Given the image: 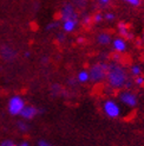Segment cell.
Instances as JSON below:
<instances>
[{
    "label": "cell",
    "instance_id": "1",
    "mask_svg": "<svg viewBox=\"0 0 144 146\" xmlns=\"http://www.w3.org/2000/svg\"><path fill=\"white\" fill-rule=\"evenodd\" d=\"M106 82L111 89L122 90V89H130L132 86L131 78L124 67H122L118 63H110L107 65L106 72Z\"/></svg>",
    "mask_w": 144,
    "mask_h": 146
},
{
    "label": "cell",
    "instance_id": "2",
    "mask_svg": "<svg viewBox=\"0 0 144 146\" xmlns=\"http://www.w3.org/2000/svg\"><path fill=\"white\" fill-rule=\"evenodd\" d=\"M107 63L99 62L91 65V68L88 70L89 71V77L90 81L93 83H100L106 78V72H107Z\"/></svg>",
    "mask_w": 144,
    "mask_h": 146
},
{
    "label": "cell",
    "instance_id": "3",
    "mask_svg": "<svg viewBox=\"0 0 144 146\" xmlns=\"http://www.w3.org/2000/svg\"><path fill=\"white\" fill-rule=\"evenodd\" d=\"M103 112L109 118L117 119L122 115V108L117 101H115L112 99H107L103 104Z\"/></svg>",
    "mask_w": 144,
    "mask_h": 146
},
{
    "label": "cell",
    "instance_id": "4",
    "mask_svg": "<svg viewBox=\"0 0 144 146\" xmlns=\"http://www.w3.org/2000/svg\"><path fill=\"white\" fill-rule=\"evenodd\" d=\"M118 99L120 101V104H123L129 108H135L138 104L137 95L130 89H122L118 94Z\"/></svg>",
    "mask_w": 144,
    "mask_h": 146
},
{
    "label": "cell",
    "instance_id": "5",
    "mask_svg": "<svg viewBox=\"0 0 144 146\" xmlns=\"http://www.w3.org/2000/svg\"><path fill=\"white\" fill-rule=\"evenodd\" d=\"M25 101L24 99L19 96V95H14L9 100V104H7V109H9V113L12 115H19L20 112L23 111V108L25 107Z\"/></svg>",
    "mask_w": 144,
    "mask_h": 146
},
{
    "label": "cell",
    "instance_id": "6",
    "mask_svg": "<svg viewBox=\"0 0 144 146\" xmlns=\"http://www.w3.org/2000/svg\"><path fill=\"white\" fill-rule=\"evenodd\" d=\"M60 18L62 20H66V19H78V16L75 11V7L71 4H66L65 6L60 11Z\"/></svg>",
    "mask_w": 144,
    "mask_h": 146
},
{
    "label": "cell",
    "instance_id": "7",
    "mask_svg": "<svg viewBox=\"0 0 144 146\" xmlns=\"http://www.w3.org/2000/svg\"><path fill=\"white\" fill-rule=\"evenodd\" d=\"M38 114V109L35 108L34 106H31V105H25V107L23 108V111L20 112V116L25 120H31L33 119L35 115Z\"/></svg>",
    "mask_w": 144,
    "mask_h": 146
},
{
    "label": "cell",
    "instance_id": "8",
    "mask_svg": "<svg viewBox=\"0 0 144 146\" xmlns=\"http://www.w3.org/2000/svg\"><path fill=\"white\" fill-rule=\"evenodd\" d=\"M112 48L113 50L118 54H123L128 49V44H126V40L122 37H117L112 40Z\"/></svg>",
    "mask_w": 144,
    "mask_h": 146
},
{
    "label": "cell",
    "instance_id": "9",
    "mask_svg": "<svg viewBox=\"0 0 144 146\" xmlns=\"http://www.w3.org/2000/svg\"><path fill=\"white\" fill-rule=\"evenodd\" d=\"M117 27H118L119 37H122V38H126V39H132V33L129 31L126 23H124V21H120V23H118Z\"/></svg>",
    "mask_w": 144,
    "mask_h": 146
},
{
    "label": "cell",
    "instance_id": "10",
    "mask_svg": "<svg viewBox=\"0 0 144 146\" xmlns=\"http://www.w3.org/2000/svg\"><path fill=\"white\" fill-rule=\"evenodd\" d=\"M78 25V19H66V20H63V24L62 27L65 32H73L76 30V27Z\"/></svg>",
    "mask_w": 144,
    "mask_h": 146
},
{
    "label": "cell",
    "instance_id": "11",
    "mask_svg": "<svg viewBox=\"0 0 144 146\" xmlns=\"http://www.w3.org/2000/svg\"><path fill=\"white\" fill-rule=\"evenodd\" d=\"M97 43L100 45H107V44H110L111 43V35L110 33H107V32H102V33H99L97 36Z\"/></svg>",
    "mask_w": 144,
    "mask_h": 146
},
{
    "label": "cell",
    "instance_id": "12",
    "mask_svg": "<svg viewBox=\"0 0 144 146\" xmlns=\"http://www.w3.org/2000/svg\"><path fill=\"white\" fill-rule=\"evenodd\" d=\"M77 80H78V82H81V83L89 82L90 81L89 71L88 70H81V71L78 72V75H77Z\"/></svg>",
    "mask_w": 144,
    "mask_h": 146
},
{
    "label": "cell",
    "instance_id": "13",
    "mask_svg": "<svg viewBox=\"0 0 144 146\" xmlns=\"http://www.w3.org/2000/svg\"><path fill=\"white\" fill-rule=\"evenodd\" d=\"M1 56L4 58H6V60H11V58H13L16 56V52H14L11 48H4L1 50Z\"/></svg>",
    "mask_w": 144,
    "mask_h": 146
},
{
    "label": "cell",
    "instance_id": "14",
    "mask_svg": "<svg viewBox=\"0 0 144 146\" xmlns=\"http://www.w3.org/2000/svg\"><path fill=\"white\" fill-rule=\"evenodd\" d=\"M142 74V69H141V67L139 65H132L131 67V75L132 76H139Z\"/></svg>",
    "mask_w": 144,
    "mask_h": 146
},
{
    "label": "cell",
    "instance_id": "15",
    "mask_svg": "<svg viewBox=\"0 0 144 146\" xmlns=\"http://www.w3.org/2000/svg\"><path fill=\"white\" fill-rule=\"evenodd\" d=\"M103 17H104V19L107 20V21H113L115 19H116V14L112 13V12H107V13L104 14Z\"/></svg>",
    "mask_w": 144,
    "mask_h": 146
},
{
    "label": "cell",
    "instance_id": "16",
    "mask_svg": "<svg viewBox=\"0 0 144 146\" xmlns=\"http://www.w3.org/2000/svg\"><path fill=\"white\" fill-rule=\"evenodd\" d=\"M135 84L136 86H138V87H143L144 86V77L143 76H136L135 78Z\"/></svg>",
    "mask_w": 144,
    "mask_h": 146
},
{
    "label": "cell",
    "instance_id": "17",
    "mask_svg": "<svg viewBox=\"0 0 144 146\" xmlns=\"http://www.w3.org/2000/svg\"><path fill=\"white\" fill-rule=\"evenodd\" d=\"M124 3L129 4V5H131V6H139L141 5V0H123Z\"/></svg>",
    "mask_w": 144,
    "mask_h": 146
},
{
    "label": "cell",
    "instance_id": "18",
    "mask_svg": "<svg viewBox=\"0 0 144 146\" xmlns=\"http://www.w3.org/2000/svg\"><path fill=\"white\" fill-rule=\"evenodd\" d=\"M103 19H104V17L102 13H96L95 16H93V21H95V23H100Z\"/></svg>",
    "mask_w": 144,
    "mask_h": 146
},
{
    "label": "cell",
    "instance_id": "19",
    "mask_svg": "<svg viewBox=\"0 0 144 146\" xmlns=\"http://www.w3.org/2000/svg\"><path fill=\"white\" fill-rule=\"evenodd\" d=\"M18 127L20 131H23V132H26V131L28 129V126H27V123L23 122V121H19L18 122Z\"/></svg>",
    "mask_w": 144,
    "mask_h": 146
},
{
    "label": "cell",
    "instance_id": "20",
    "mask_svg": "<svg viewBox=\"0 0 144 146\" xmlns=\"http://www.w3.org/2000/svg\"><path fill=\"white\" fill-rule=\"evenodd\" d=\"M0 146H17V145L11 140H5V141H3L1 144H0Z\"/></svg>",
    "mask_w": 144,
    "mask_h": 146
},
{
    "label": "cell",
    "instance_id": "21",
    "mask_svg": "<svg viewBox=\"0 0 144 146\" xmlns=\"http://www.w3.org/2000/svg\"><path fill=\"white\" fill-rule=\"evenodd\" d=\"M110 1H111V0H98V4L100 5V6H107V5H109L110 4Z\"/></svg>",
    "mask_w": 144,
    "mask_h": 146
},
{
    "label": "cell",
    "instance_id": "22",
    "mask_svg": "<svg viewBox=\"0 0 144 146\" xmlns=\"http://www.w3.org/2000/svg\"><path fill=\"white\" fill-rule=\"evenodd\" d=\"M91 17L90 16H84V19H83V23L85 24V25H88V24H90L91 23Z\"/></svg>",
    "mask_w": 144,
    "mask_h": 146
},
{
    "label": "cell",
    "instance_id": "23",
    "mask_svg": "<svg viewBox=\"0 0 144 146\" xmlns=\"http://www.w3.org/2000/svg\"><path fill=\"white\" fill-rule=\"evenodd\" d=\"M38 146H52V145L50 144L48 141H46V140H39L38 141Z\"/></svg>",
    "mask_w": 144,
    "mask_h": 146
},
{
    "label": "cell",
    "instance_id": "24",
    "mask_svg": "<svg viewBox=\"0 0 144 146\" xmlns=\"http://www.w3.org/2000/svg\"><path fill=\"white\" fill-rule=\"evenodd\" d=\"M59 26V24L58 23H52V24H50L47 27H48V30H50V29H53V27H58Z\"/></svg>",
    "mask_w": 144,
    "mask_h": 146
},
{
    "label": "cell",
    "instance_id": "25",
    "mask_svg": "<svg viewBox=\"0 0 144 146\" xmlns=\"http://www.w3.org/2000/svg\"><path fill=\"white\" fill-rule=\"evenodd\" d=\"M18 146H30V144H28L27 141H23V143H20Z\"/></svg>",
    "mask_w": 144,
    "mask_h": 146
}]
</instances>
